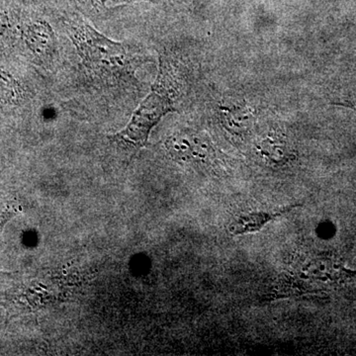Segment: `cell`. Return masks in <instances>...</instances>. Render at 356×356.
<instances>
[{
  "mask_svg": "<svg viewBox=\"0 0 356 356\" xmlns=\"http://www.w3.org/2000/svg\"><path fill=\"white\" fill-rule=\"evenodd\" d=\"M356 280V271L344 266L334 254H310L295 262L276 286V296H302L320 291H334Z\"/></svg>",
  "mask_w": 356,
  "mask_h": 356,
  "instance_id": "6da1fadb",
  "label": "cell"
},
{
  "mask_svg": "<svg viewBox=\"0 0 356 356\" xmlns=\"http://www.w3.org/2000/svg\"><path fill=\"white\" fill-rule=\"evenodd\" d=\"M172 74L168 62L161 60L159 76L151 92L134 112L128 125L112 139L133 149H140L147 144L152 129L165 114L175 110L177 93Z\"/></svg>",
  "mask_w": 356,
  "mask_h": 356,
  "instance_id": "7a4b0ae2",
  "label": "cell"
},
{
  "mask_svg": "<svg viewBox=\"0 0 356 356\" xmlns=\"http://www.w3.org/2000/svg\"><path fill=\"white\" fill-rule=\"evenodd\" d=\"M70 33L89 67L116 72L125 69L129 54L123 44L109 41L88 25L72 28Z\"/></svg>",
  "mask_w": 356,
  "mask_h": 356,
  "instance_id": "3957f363",
  "label": "cell"
},
{
  "mask_svg": "<svg viewBox=\"0 0 356 356\" xmlns=\"http://www.w3.org/2000/svg\"><path fill=\"white\" fill-rule=\"evenodd\" d=\"M300 204L291 205L289 207L284 208L277 211V212H261L245 213V214L238 215L233 221L229 222L228 232L231 235L241 236L247 235V234L255 233L261 231L268 222L273 221L276 218L286 214L290 211L299 207Z\"/></svg>",
  "mask_w": 356,
  "mask_h": 356,
  "instance_id": "277c9868",
  "label": "cell"
},
{
  "mask_svg": "<svg viewBox=\"0 0 356 356\" xmlns=\"http://www.w3.org/2000/svg\"><path fill=\"white\" fill-rule=\"evenodd\" d=\"M259 153L273 161V163H284L289 158V149L285 140L275 136H267L259 144Z\"/></svg>",
  "mask_w": 356,
  "mask_h": 356,
  "instance_id": "5b68a950",
  "label": "cell"
},
{
  "mask_svg": "<svg viewBox=\"0 0 356 356\" xmlns=\"http://www.w3.org/2000/svg\"><path fill=\"white\" fill-rule=\"evenodd\" d=\"M7 217H8V213L7 212L3 213V214H0V225L6 221Z\"/></svg>",
  "mask_w": 356,
  "mask_h": 356,
  "instance_id": "8992f818",
  "label": "cell"
}]
</instances>
